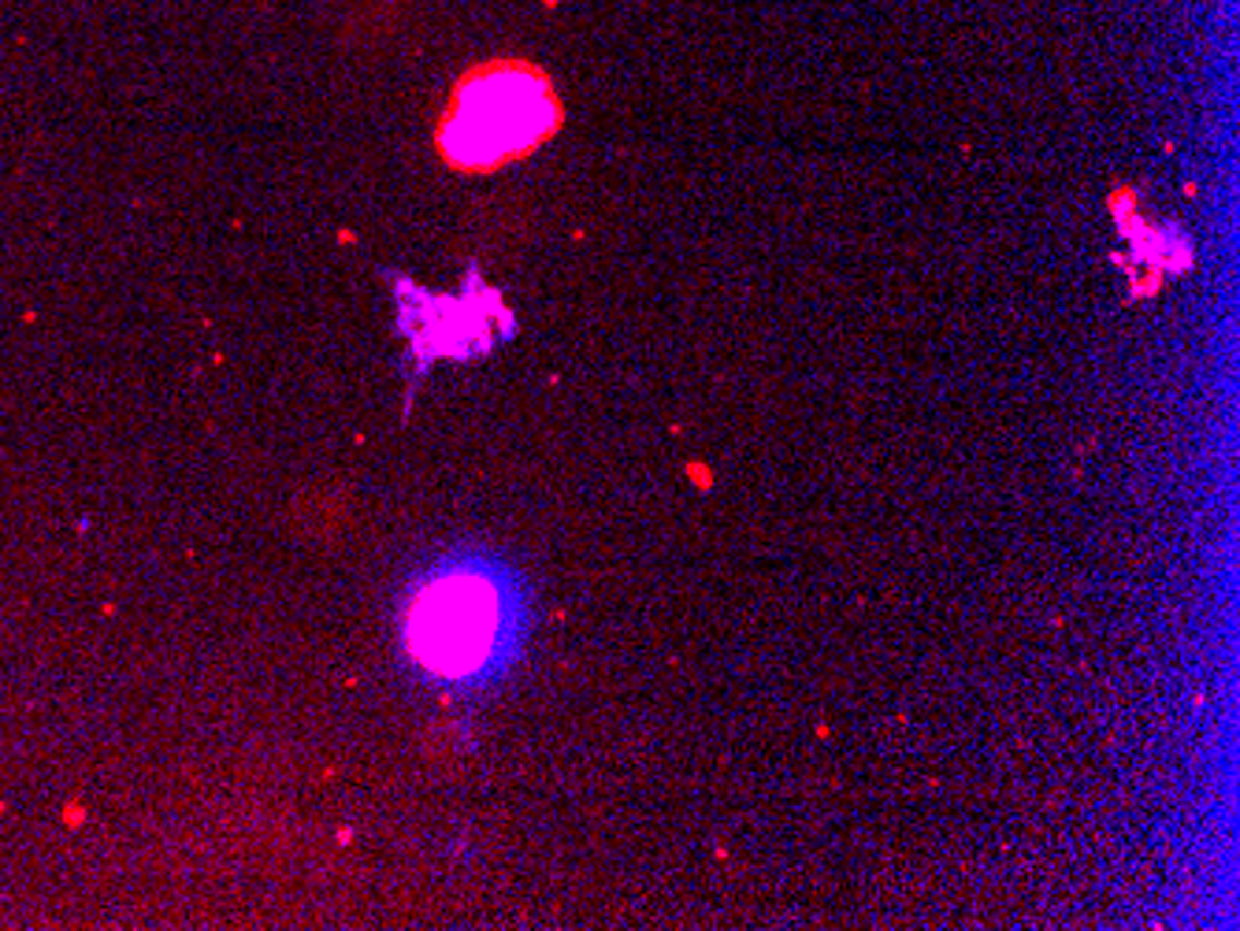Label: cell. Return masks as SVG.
Here are the masks:
<instances>
[{"mask_svg": "<svg viewBox=\"0 0 1240 931\" xmlns=\"http://www.w3.org/2000/svg\"><path fill=\"white\" fill-rule=\"evenodd\" d=\"M557 131V100L550 82L523 63H494L472 71L443 119L446 160L486 171L535 149Z\"/></svg>", "mask_w": 1240, "mask_h": 931, "instance_id": "cell-1", "label": "cell"}, {"mask_svg": "<svg viewBox=\"0 0 1240 931\" xmlns=\"http://www.w3.org/2000/svg\"><path fill=\"white\" fill-rule=\"evenodd\" d=\"M502 602L475 576H449L424 587L409 613V646L438 676H468L498 642Z\"/></svg>", "mask_w": 1240, "mask_h": 931, "instance_id": "cell-2", "label": "cell"}]
</instances>
